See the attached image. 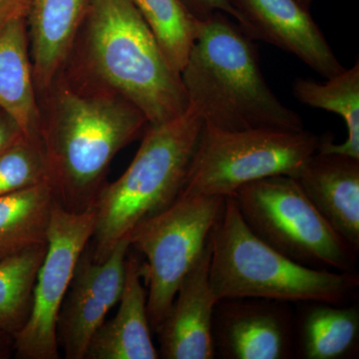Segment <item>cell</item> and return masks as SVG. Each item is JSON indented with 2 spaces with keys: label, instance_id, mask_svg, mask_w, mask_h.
<instances>
[{
  "label": "cell",
  "instance_id": "6da1fadb",
  "mask_svg": "<svg viewBox=\"0 0 359 359\" xmlns=\"http://www.w3.org/2000/svg\"><path fill=\"white\" fill-rule=\"evenodd\" d=\"M48 183L70 212L93 207L115 156L147 128L134 104L69 65L39 97Z\"/></svg>",
  "mask_w": 359,
  "mask_h": 359
},
{
  "label": "cell",
  "instance_id": "7a4b0ae2",
  "mask_svg": "<svg viewBox=\"0 0 359 359\" xmlns=\"http://www.w3.org/2000/svg\"><path fill=\"white\" fill-rule=\"evenodd\" d=\"M134 104L149 125L184 114L189 99L132 0H90L67 62Z\"/></svg>",
  "mask_w": 359,
  "mask_h": 359
},
{
  "label": "cell",
  "instance_id": "3957f363",
  "mask_svg": "<svg viewBox=\"0 0 359 359\" xmlns=\"http://www.w3.org/2000/svg\"><path fill=\"white\" fill-rule=\"evenodd\" d=\"M181 78L204 124L224 131L304 130L301 115L269 88L252 39L226 14L200 21Z\"/></svg>",
  "mask_w": 359,
  "mask_h": 359
},
{
  "label": "cell",
  "instance_id": "277c9868",
  "mask_svg": "<svg viewBox=\"0 0 359 359\" xmlns=\"http://www.w3.org/2000/svg\"><path fill=\"white\" fill-rule=\"evenodd\" d=\"M210 285L217 301L263 299L344 304L358 290L355 273L309 268L264 243L245 223L231 196L210 233Z\"/></svg>",
  "mask_w": 359,
  "mask_h": 359
},
{
  "label": "cell",
  "instance_id": "5b68a950",
  "mask_svg": "<svg viewBox=\"0 0 359 359\" xmlns=\"http://www.w3.org/2000/svg\"><path fill=\"white\" fill-rule=\"evenodd\" d=\"M203 125L191 105L173 120L148 125L126 171L112 183H105L97 196L90 250L93 259L104 261L137 224L179 197Z\"/></svg>",
  "mask_w": 359,
  "mask_h": 359
},
{
  "label": "cell",
  "instance_id": "8992f818",
  "mask_svg": "<svg viewBox=\"0 0 359 359\" xmlns=\"http://www.w3.org/2000/svg\"><path fill=\"white\" fill-rule=\"evenodd\" d=\"M255 235L309 268L354 273L356 255L306 197L294 178L273 176L231 196Z\"/></svg>",
  "mask_w": 359,
  "mask_h": 359
},
{
  "label": "cell",
  "instance_id": "52a82bcc",
  "mask_svg": "<svg viewBox=\"0 0 359 359\" xmlns=\"http://www.w3.org/2000/svg\"><path fill=\"white\" fill-rule=\"evenodd\" d=\"M320 141L306 130L224 131L204 124L180 195L226 198L257 180L294 178Z\"/></svg>",
  "mask_w": 359,
  "mask_h": 359
},
{
  "label": "cell",
  "instance_id": "ba28073f",
  "mask_svg": "<svg viewBox=\"0 0 359 359\" xmlns=\"http://www.w3.org/2000/svg\"><path fill=\"white\" fill-rule=\"evenodd\" d=\"M224 203L216 196H182L169 207L137 224L130 245L144 257V282L151 328L157 332L182 280L210 240Z\"/></svg>",
  "mask_w": 359,
  "mask_h": 359
},
{
  "label": "cell",
  "instance_id": "9c48e42d",
  "mask_svg": "<svg viewBox=\"0 0 359 359\" xmlns=\"http://www.w3.org/2000/svg\"><path fill=\"white\" fill-rule=\"evenodd\" d=\"M94 208L70 212L54 203L47 250L37 273L29 318L13 337L16 356L58 359L57 320L80 257L95 230Z\"/></svg>",
  "mask_w": 359,
  "mask_h": 359
},
{
  "label": "cell",
  "instance_id": "30bf717a",
  "mask_svg": "<svg viewBox=\"0 0 359 359\" xmlns=\"http://www.w3.org/2000/svg\"><path fill=\"white\" fill-rule=\"evenodd\" d=\"M129 238L120 241L102 262L93 259L88 247L74 269L59 311L58 346L67 359H85L92 337L120 301L124 287Z\"/></svg>",
  "mask_w": 359,
  "mask_h": 359
},
{
  "label": "cell",
  "instance_id": "8fae6325",
  "mask_svg": "<svg viewBox=\"0 0 359 359\" xmlns=\"http://www.w3.org/2000/svg\"><path fill=\"white\" fill-rule=\"evenodd\" d=\"M287 302L263 299H222L215 306V349L226 359H287L294 327Z\"/></svg>",
  "mask_w": 359,
  "mask_h": 359
},
{
  "label": "cell",
  "instance_id": "7c38bea8",
  "mask_svg": "<svg viewBox=\"0 0 359 359\" xmlns=\"http://www.w3.org/2000/svg\"><path fill=\"white\" fill-rule=\"evenodd\" d=\"M238 25L252 39H259L294 55L320 76L330 78L346 68L309 9L299 0H231Z\"/></svg>",
  "mask_w": 359,
  "mask_h": 359
},
{
  "label": "cell",
  "instance_id": "4fadbf2b",
  "mask_svg": "<svg viewBox=\"0 0 359 359\" xmlns=\"http://www.w3.org/2000/svg\"><path fill=\"white\" fill-rule=\"evenodd\" d=\"M211 244L182 280L171 308L158 328L159 355L165 359L216 356L212 320L217 301L210 285Z\"/></svg>",
  "mask_w": 359,
  "mask_h": 359
},
{
  "label": "cell",
  "instance_id": "5bb4252c",
  "mask_svg": "<svg viewBox=\"0 0 359 359\" xmlns=\"http://www.w3.org/2000/svg\"><path fill=\"white\" fill-rule=\"evenodd\" d=\"M330 226L359 250V160L316 151L294 177Z\"/></svg>",
  "mask_w": 359,
  "mask_h": 359
},
{
  "label": "cell",
  "instance_id": "9a60e30c",
  "mask_svg": "<svg viewBox=\"0 0 359 359\" xmlns=\"http://www.w3.org/2000/svg\"><path fill=\"white\" fill-rule=\"evenodd\" d=\"M143 261L127 255L124 287L114 318L105 320L90 340L85 359H157L151 337Z\"/></svg>",
  "mask_w": 359,
  "mask_h": 359
},
{
  "label": "cell",
  "instance_id": "2e32d148",
  "mask_svg": "<svg viewBox=\"0 0 359 359\" xmlns=\"http://www.w3.org/2000/svg\"><path fill=\"white\" fill-rule=\"evenodd\" d=\"M90 0H32L28 39L37 97L49 88L74 46Z\"/></svg>",
  "mask_w": 359,
  "mask_h": 359
},
{
  "label": "cell",
  "instance_id": "e0dca14e",
  "mask_svg": "<svg viewBox=\"0 0 359 359\" xmlns=\"http://www.w3.org/2000/svg\"><path fill=\"white\" fill-rule=\"evenodd\" d=\"M0 109L18 123L25 137L41 143L26 18L0 25Z\"/></svg>",
  "mask_w": 359,
  "mask_h": 359
},
{
  "label": "cell",
  "instance_id": "ac0fdd59",
  "mask_svg": "<svg viewBox=\"0 0 359 359\" xmlns=\"http://www.w3.org/2000/svg\"><path fill=\"white\" fill-rule=\"evenodd\" d=\"M292 94L299 102L335 113L346 122V140L335 144L332 137L320 138L318 151L334 153L359 160V62L334 76L327 78L325 83L299 77L292 84Z\"/></svg>",
  "mask_w": 359,
  "mask_h": 359
},
{
  "label": "cell",
  "instance_id": "d6986e66",
  "mask_svg": "<svg viewBox=\"0 0 359 359\" xmlns=\"http://www.w3.org/2000/svg\"><path fill=\"white\" fill-rule=\"evenodd\" d=\"M54 203L48 181L0 197V259L47 244Z\"/></svg>",
  "mask_w": 359,
  "mask_h": 359
},
{
  "label": "cell",
  "instance_id": "ffe728a7",
  "mask_svg": "<svg viewBox=\"0 0 359 359\" xmlns=\"http://www.w3.org/2000/svg\"><path fill=\"white\" fill-rule=\"evenodd\" d=\"M299 335L304 358H351L358 351V306L311 302L302 314Z\"/></svg>",
  "mask_w": 359,
  "mask_h": 359
},
{
  "label": "cell",
  "instance_id": "44dd1931",
  "mask_svg": "<svg viewBox=\"0 0 359 359\" xmlns=\"http://www.w3.org/2000/svg\"><path fill=\"white\" fill-rule=\"evenodd\" d=\"M47 244L0 259V332L14 337L29 318Z\"/></svg>",
  "mask_w": 359,
  "mask_h": 359
},
{
  "label": "cell",
  "instance_id": "7402d4cb",
  "mask_svg": "<svg viewBox=\"0 0 359 359\" xmlns=\"http://www.w3.org/2000/svg\"><path fill=\"white\" fill-rule=\"evenodd\" d=\"M154 35L165 57L181 74L201 20L187 11L181 0H132Z\"/></svg>",
  "mask_w": 359,
  "mask_h": 359
},
{
  "label": "cell",
  "instance_id": "603a6c76",
  "mask_svg": "<svg viewBox=\"0 0 359 359\" xmlns=\"http://www.w3.org/2000/svg\"><path fill=\"white\" fill-rule=\"evenodd\" d=\"M45 181L48 171L40 142L23 136L0 154V197Z\"/></svg>",
  "mask_w": 359,
  "mask_h": 359
},
{
  "label": "cell",
  "instance_id": "cb8c5ba5",
  "mask_svg": "<svg viewBox=\"0 0 359 359\" xmlns=\"http://www.w3.org/2000/svg\"><path fill=\"white\" fill-rule=\"evenodd\" d=\"M182 4L186 7L196 20H205L209 18L215 13H222L240 20L238 11L231 4V0H181Z\"/></svg>",
  "mask_w": 359,
  "mask_h": 359
},
{
  "label": "cell",
  "instance_id": "d4e9b609",
  "mask_svg": "<svg viewBox=\"0 0 359 359\" xmlns=\"http://www.w3.org/2000/svg\"><path fill=\"white\" fill-rule=\"evenodd\" d=\"M25 136L18 123L0 109V154Z\"/></svg>",
  "mask_w": 359,
  "mask_h": 359
},
{
  "label": "cell",
  "instance_id": "484cf974",
  "mask_svg": "<svg viewBox=\"0 0 359 359\" xmlns=\"http://www.w3.org/2000/svg\"><path fill=\"white\" fill-rule=\"evenodd\" d=\"M32 0H0V25L13 18H26Z\"/></svg>",
  "mask_w": 359,
  "mask_h": 359
},
{
  "label": "cell",
  "instance_id": "4316f807",
  "mask_svg": "<svg viewBox=\"0 0 359 359\" xmlns=\"http://www.w3.org/2000/svg\"><path fill=\"white\" fill-rule=\"evenodd\" d=\"M13 342L11 335L0 332V355H4L11 346L13 347Z\"/></svg>",
  "mask_w": 359,
  "mask_h": 359
},
{
  "label": "cell",
  "instance_id": "83f0119b",
  "mask_svg": "<svg viewBox=\"0 0 359 359\" xmlns=\"http://www.w3.org/2000/svg\"><path fill=\"white\" fill-rule=\"evenodd\" d=\"M299 1L301 2L302 6L306 7V9H309L311 8L313 0H299Z\"/></svg>",
  "mask_w": 359,
  "mask_h": 359
}]
</instances>
